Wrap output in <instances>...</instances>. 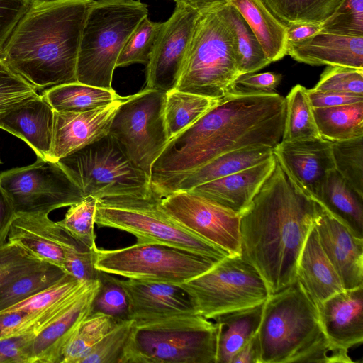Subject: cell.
I'll return each mask as SVG.
<instances>
[{
	"label": "cell",
	"instance_id": "1",
	"mask_svg": "<svg viewBox=\"0 0 363 363\" xmlns=\"http://www.w3.org/2000/svg\"><path fill=\"white\" fill-rule=\"evenodd\" d=\"M286 99L233 87L192 125L167 143L150 170L152 186L190 172L213 158L250 145L274 147L284 131Z\"/></svg>",
	"mask_w": 363,
	"mask_h": 363
},
{
	"label": "cell",
	"instance_id": "2",
	"mask_svg": "<svg viewBox=\"0 0 363 363\" xmlns=\"http://www.w3.org/2000/svg\"><path fill=\"white\" fill-rule=\"evenodd\" d=\"M321 207L276 159L273 171L240 215V225L241 256L256 269L270 294L296 280L301 251Z\"/></svg>",
	"mask_w": 363,
	"mask_h": 363
},
{
	"label": "cell",
	"instance_id": "3",
	"mask_svg": "<svg viewBox=\"0 0 363 363\" xmlns=\"http://www.w3.org/2000/svg\"><path fill=\"white\" fill-rule=\"evenodd\" d=\"M94 0H33L1 59L37 90L77 82L84 23Z\"/></svg>",
	"mask_w": 363,
	"mask_h": 363
},
{
	"label": "cell",
	"instance_id": "4",
	"mask_svg": "<svg viewBox=\"0 0 363 363\" xmlns=\"http://www.w3.org/2000/svg\"><path fill=\"white\" fill-rule=\"evenodd\" d=\"M261 363H353L326 337L317 306L296 279L264 301L257 331Z\"/></svg>",
	"mask_w": 363,
	"mask_h": 363
},
{
	"label": "cell",
	"instance_id": "5",
	"mask_svg": "<svg viewBox=\"0 0 363 363\" xmlns=\"http://www.w3.org/2000/svg\"><path fill=\"white\" fill-rule=\"evenodd\" d=\"M218 331L199 314L134 320L124 363H216Z\"/></svg>",
	"mask_w": 363,
	"mask_h": 363
},
{
	"label": "cell",
	"instance_id": "6",
	"mask_svg": "<svg viewBox=\"0 0 363 363\" xmlns=\"http://www.w3.org/2000/svg\"><path fill=\"white\" fill-rule=\"evenodd\" d=\"M147 15V5L138 0H94L82 31L77 82L113 89V74L120 52Z\"/></svg>",
	"mask_w": 363,
	"mask_h": 363
},
{
	"label": "cell",
	"instance_id": "7",
	"mask_svg": "<svg viewBox=\"0 0 363 363\" xmlns=\"http://www.w3.org/2000/svg\"><path fill=\"white\" fill-rule=\"evenodd\" d=\"M240 75L231 30L220 8L199 15L175 89L218 100Z\"/></svg>",
	"mask_w": 363,
	"mask_h": 363
},
{
	"label": "cell",
	"instance_id": "8",
	"mask_svg": "<svg viewBox=\"0 0 363 363\" xmlns=\"http://www.w3.org/2000/svg\"><path fill=\"white\" fill-rule=\"evenodd\" d=\"M161 196L153 189L147 196H125L99 199L95 223L125 231L138 242H155L186 250L217 260L230 255L185 228L160 206Z\"/></svg>",
	"mask_w": 363,
	"mask_h": 363
},
{
	"label": "cell",
	"instance_id": "9",
	"mask_svg": "<svg viewBox=\"0 0 363 363\" xmlns=\"http://www.w3.org/2000/svg\"><path fill=\"white\" fill-rule=\"evenodd\" d=\"M57 162L84 196L99 200L153 192L150 176L130 162L109 134Z\"/></svg>",
	"mask_w": 363,
	"mask_h": 363
},
{
	"label": "cell",
	"instance_id": "10",
	"mask_svg": "<svg viewBox=\"0 0 363 363\" xmlns=\"http://www.w3.org/2000/svg\"><path fill=\"white\" fill-rule=\"evenodd\" d=\"M216 259L155 242L116 250L95 248V268L127 279L182 284L213 267Z\"/></svg>",
	"mask_w": 363,
	"mask_h": 363
},
{
	"label": "cell",
	"instance_id": "11",
	"mask_svg": "<svg viewBox=\"0 0 363 363\" xmlns=\"http://www.w3.org/2000/svg\"><path fill=\"white\" fill-rule=\"evenodd\" d=\"M180 285L207 319L262 303L270 295L258 272L241 255L228 256Z\"/></svg>",
	"mask_w": 363,
	"mask_h": 363
},
{
	"label": "cell",
	"instance_id": "12",
	"mask_svg": "<svg viewBox=\"0 0 363 363\" xmlns=\"http://www.w3.org/2000/svg\"><path fill=\"white\" fill-rule=\"evenodd\" d=\"M165 97L166 92L145 88L130 95L117 110L108 133L130 162L149 176L169 141Z\"/></svg>",
	"mask_w": 363,
	"mask_h": 363
},
{
	"label": "cell",
	"instance_id": "13",
	"mask_svg": "<svg viewBox=\"0 0 363 363\" xmlns=\"http://www.w3.org/2000/svg\"><path fill=\"white\" fill-rule=\"evenodd\" d=\"M0 187L16 213H45L80 201L84 194L58 162L37 157L0 174Z\"/></svg>",
	"mask_w": 363,
	"mask_h": 363
},
{
	"label": "cell",
	"instance_id": "14",
	"mask_svg": "<svg viewBox=\"0 0 363 363\" xmlns=\"http://www.w3.org/2000/svg\"><path fill=\"white\" fill-rule=\"evenodd\" d=\"M160 206L185 228L227 251L241 255L240 215L190 191L161 196Z\"/></svg>",
	"mask_w": 363,
	"mask_h": 363
},
{
	"label": "cell",
	"instance_id": "15",
	"mask_svg": "<svg viewBox=\"0 0 363 363\" xmlns=\"http://www.w3.org/2000/svg\"><path fill=\"white\" fill-rule=\"evenodd\" d=\"M199 15L176 4L172 16L162 22L146 65L145 89L164 92L175 89Z\"/></svg>",
	"mask_w": 363,
	"mask_h": 363
},
{
	"label": "cell",
	"instance_id": "16",
	"mask_svg": "<svg viewBox=\"0 0 363 363\" xmlns=\"http://www.w3.org/2000/svg\"><path fill=\"white\" fill-rule=\"evenodd\" d=\"M130 96H120L87 111L54 110L52 143L47 160L57 162L108 135L117 110Z\"/></svg>",
	"mask_w": 363,
	"mask_h": 363
},
{
	"label": "cell",
	"instance_id": "17",
	"mask_svg": "<svg viewBox=\"0 0 363 363\" xmlns=\"http://www.w3.org/2000/svg\"><path fill=\"white\" fill-rule=\"evenodd\" d=\"M114 279L127 295L129 319L147 320L199 314L191 296L180 284L134 279Z\"/></svg>",
	"mask_w": 363,
	"mask_h": 363
},
{
	"label": "cell",
	"instance_id": "18",
	"mask_svg": "<svg viewBox=\"0 0 363 363\" xmlns=\"http://www.w3.org/2000/svg\"><path fill=\"white\" fill-rule=\"evenodd\" d=\"M7 241L63 269L66 253L85 246L45 213H16Z\"/></svg>",
	"mask_w": 363,
	"mask_h": 363
},
{
	"label": "cell",
	"instance_id": "19",
	"mask_svg": "<svg viewBox=\"0 0 363 363\" xmlns=\"http://www.w3.org/2000/svg\"><path fill=\"white\" fill-rule=\"evenodd\" d=\"M273 152L291 179L315 200L325 178L335 169L331 141L323 138L281 140Z\"/></svg>",
	"mask_w": 363,
	"mask_h": 363
},
{
	"label": "cell",
	"instance_id": "20",
	"mask_svg": "<svg viewBox=\"0 0 363 363\" xmlns=\"http://www.w3.org/2000/svg\"><path fill=\"white\" fill-rule=\"evenodd\" d=\"M320 244L344 289L363 286V238L323 206L314 223Z\"/></svg>",
	"mask_w": 363,
	"mask_h": 363
},
{
	"label": "cell",
	"instance_id": "21",
	"mask_svg": "<svg viewBox=\"0 0 363 363\" xmlns=\"http://www.w3.org/2000/svg\"><path fill=\"white\" fill-rule=\"evenodd\" d=\"M100 286V279L88 281L73 303L32 340L28 347L29 363H60L66 345L91 313Z\"/></svg>",
	"mask_w": 363,
	"mask_h": 363
},
{
	"label": "cell",
	"instance_id": "22",
	"mask_svg": "<svg viewBox=\"0 0 363 363\" xmlns=\"http://www.w3.org/2000/svg\"><path fill=\"white\" fill-rule=\"evenodd\" d=\"M316 306L323 330L332 345L349 352L363 342V286L344 289Z\"/></svg>",
	"mask_w": 363,
	"mask_h": 363
},
{
	"label": "cell",
	"instance_id": "23",
	"mask_svg": "<svg viewBox=\"0 0 363 363\" xmlns=\"http://www.w3.org/2000/svg\"><path fill=\"white\" fill-rule=\"evenodd\" d=\"M53 108L36 94L0 114V128L23 140L37 157L48 160L52 134Z\"/></svg>",
	"mask_w": 363,
	"mask_h": 363
},
{
	"label": "cell",
	"instance_id": "24",
	"mask_svg": "<svg viewBox=\"0 0 363 363\" xmlns=\"http://www.w3.org/2000/svg\"><path fill=\"white\" fill-rule=\"evenodd\" d=\"M274 155L267 160L228 176L189 190L212 202L241 215L273 171Z\"/></svg>",
	"mask_w": 363,
	"mask_h": 363
},
{
	"label": "cell",
	"instance_id": "25",
	"mask_svg": "<svg viewBox=\"0 0 363 363\" xmlns=\"http://www.w3.org/2000/svg\"><path fill=\"white\" fill-rule=\"evenodd\" d=\"M287 55L297 62L310 65L363 69V36L320 31L305 40L288 43Z\"/></svg>",
	"mask_w": 363,
	"mask_h": 363
},
{
	"label": "cell",
	"instance_id": "26",
	"mask_svg": "<svg viewBox=\"0 0 363 363\" xmlns=\"http://www.w3.org/2000/svg\"><path fill=\"white\" fill-rule=\"evenodd\" d=\"M274 147L250 145L222 154L200 167L160 186L152 187L161 196L178 191H189L203 184L255 166L274 155Z\"/></svg>",
	"mask_w": 363,
	"mask_h": 363
},
{
	"label": "cell",
	"instance_id": "27",
	"mask_svg": "<svg viewBox=\"0 0 363 363\" xmlns=\"http://www.w3.org/2000/svg\"><path fill=\"white\" fill-rule=\"evenodd\" d=\"M296 279L315 305L344 290L338 274L320 244L315 225L301 251Z\"/></svg>",
	"mask_w": 363,
	"mask_h": 363
},
{
	"label": "cell",
	"instance_id": "28",
	"mask_svg": "<svg viewBox=\"0 0 363 363\" xmlns=\"http://www.w3.org/2000/svg\"><path fill=\"white\" fill-rule=\"evenodd\" d=\"M248 24L271 62L287 55L286 26L268 9L264 0H231Z\"/></svg>",
	"mask_w": 363,
	"mask_h": 363
},
{
	"label": "cell",
	"instance_id": "29",
	"mask_svg": "<svg viewBox=\"0 0 363 363\" xmlns=\"http://www.w3.org/2000/svg\"><path fill=\"white\" fill-rule=\"evenodd\" d=\"M315 200L356 236L363 238V196L335 169L325 178Z\"/></svg>",
	"mask_w": 363,
	"mask_h": 363
},
{
	"label": "cell",
	"instance_id": "30",
	"mask_svg": "<svg viewBox=\"0 0 363 363\" xmlns=\"http://www.w3.org/2000/svg\"><path fill=\"white\" fill-rule=\"evenodd\" d=\"M264 303L219 315L216 363H230L234 354L258 331Z\"/></svg>",
	"mask_w": 363,
	"mask_h": 363
},
{
	"label": "cell",
	"instance_id": "31",
	"mask_svg": "<svg viewBox=\"0 0 363 363\" xmlns=\"http://www.w3.org/2000/svg\"><path fill=\"white\" fill-rule=\"evenodd\" d=\"M66 274L62 268L49 262L36 264L0 287V312L49 288Z\"/></svg>",
	"mask_w": 363,
	"mask_h": 363
},
{
	"label": "cell",
	"instance_id": "32",
	"mask_svg": "<svg viewBox=\"0 0 363 363\" xmlns=\"http://www.w3.org/2000/svg\"><path fill=\"white\" fill-rule=\"evenodd\" d=\"M55 111H83L104 106L119 98L114 89H105L79 82L51 86L41 94Z\"/></svg>",
	"mask_w": 363,
	"mask_h": 363
},
{
	"label": "cell",
	"instance_id": "33",
	"mask_svg": "<svg viewBox=\"0 0 363 363\" xmlns=\"http://www.w3.org/2000/svg\"><path fill=\"white\" fill-rule=\"evenodd\" d=\"M220 11L233 35L240 74L255 72L272 63L238 10L229 4L221 7Z\"/></svg>",
	"mask_w": 363,
	"mask_h": 363
},
{
	"label": "cell",
	"instance_id": "34",
	"mask_svg": "<svg viewBox=\"0 0 363 363\" xmlns=\"http://www.w3.org/2000/svg\"><path fill=\"white\" fill-rule=\"evenodd\" d=\"M313 111L321 138L335 142L363 137V102Z\"/></svg>",
	"mask_w": 363,
	"mask_h": 363
},
{
	"label": "cell",
	"instance_id": "35",
	"mask_svg": "<svg viewBox=\"0 0 363 363\" xmlns=\"http://www.w3.org/2000/svg\"><path fill=\"white\" fill-rule=\"evenodd\" d=\"M218 100L175 89L166 92L164 118L169 140L192 125Z\"/></svg>",
	"mask_w": 363,
	"mask_h": 363
},
{
	"label": "cell",
	"instance_id": "36",
	"mask_svg": "<svg viewBox=\"0 0 363 363\" xmlns=\"http://www.w3.org/2000/svg\"><path fill=\"white\" fill-rule=\"evenodd\" d=\"M286 99L282 141H296L321 138L318 132L308 89L294 86Z\"/></svg>",
	"mask_w": 363,
	"mask_h": 363
},
{
	"label": "cell",
	"instance_id": "37",
	"mask_svg": "<svg viewBox=\"0 0 363 363\" xmlns=\"http://www.w3.org/2000/svg\"><path fill=\"white\" fill-rule=\"evenodd\" d=\"M345 0H264L272 13L285 25L322 23Z\"/></svg>",
	"mask_w": 363,
	"mask_h": 363
},
{
	"label": "cell",
	"instance_id": "38",
	"mask_svg": "<svg viewBox=\"0 0 363 363\" xmlns=\"http://www.w3.org/2000/svg\"><path fill=\"white\" fill-rule=\"evenodd\" d=\"M118 323L108 315L91 313L82 320L66 345L60 363H81L82 359Z\"/></svg>",
	"mask_w": 363,
	"mask_h": 363
},
{
	"label": "cell",
	"instance_id": "39",
	"mask_svg": "<svg viewBox=\"0 0 363 363\" xmlns=\"http://www.w3.org/2000/svg\"><path fill=\"white\" fill-rule=\"evenodd\" d=\"M69 299L65 298L53 306L39 312L17 311L0 312V338L33 333L35 336L60 315L69 306Z\"/></svg>",
	"mask_w": 363,
	"mask_h": 363
},
{
	"label": "cell",
	"instance_id": "40",
	"mask_svg": "<svg viewBox=\"0 0 363 363\" xmlns=\"http://www.w3.org/2000/svg\"><path fill=\"white\" fill-rule=\"evenodd\" d=\"M331 145L335 170L363 196V137Z\"/></svg>",
	"mask_w": 363,
	"mask_h": 363
},
{
	"label": "cell",
	"instance_id": "41",
	"mask_svg": "<svg viewBox=\"0 0 363 363\" xmlns=\"http://www.w3.org/2000/svg\"><path fill=\"white\" fill-rule=\"evenodd\" d=\"M98 199L84 196L80 201L69 206L59 224L77 240L90 249L96 245L95 216Z\"/></svg>",
	"mask_w": 363,
	"mask_h": 363
},
{
	"label": "cell",
	"instance_id": "42",
	"mask_svg": "<svg viewBox=\"0 0 363 363\" xmlns=\"http://www.w3.org/2000/svg\"><path fill=\"white\" fill-rule=\"evenodd\" d=\"M162 23L144 18L129 36L118 57L116 67L132 64L147 65Z\"/></svg>",
	"mask_w": 363,
	"mask_h": 363
},
{
	"label": "cell",
	"instance_id": "43",
	"mask_svg": "<svg viewBox=\"0 0 363 363\" xmlns=\"http://www.w3.org/2000/svg\"><path fill=\"white\" fill-rule=\"evenodd\" d=\"M133 319L118 322L82 359L81 363H124Z\"/></svg>",
	"mask_w": 363,
	"mask_h": 363
},
{
	"label": "cell",
	"instance_id": "44",
	"mask_svg": "<svg viewBox=\"0 0 363 363\" xmlns=\"http://www.w3.org/2000/svg\"><path fill=\"white\" fill-rule=\"evenodd\" d=\"M313 92L336 93L363 96V69L342 66H328Z\"/></svg>",
	"mask_w": 363,
	"mask_h": 363
},
{
	"label": "cell",
	"instance_id": "45",
	"mask_svg": "<svg viewBox=\"0 0 363 363\" xmlns=\"http://www.w3.org/2000/svg\"><path fill=\"white\" fill-rule=\"evenodd\" d=\"M99 279L101 286L93 301L91 313L108 315L117 322L129 319V303L124 290L110 274L101 272Z\"/></svg>",
	"mask_w": 363,
	"mask_h": 363
},
{
	"label": "cell",
	"instance_id": "46",
	"mask_svg": "<svg viewBox=\"0 0 363 363\" xmlns=\"http://www.w3.org/2000/svg\"><path fill=\"white\" fill-rule=\"evenodd\" d=\"M85 282L77 280L67 274L54 285L6 310L30 313H39L65 298L77 290Z\"/></svg>",
	"mask_w": 363,
	"mask_h": 363
},
{
	"label": "cell",
	"instance_id": "47",
	"mask_svg": "<svg viewBox=\"0 0 363 363\" xmlns=\"http://www.w3.org/2000/svg\"><path fill=\"white\" fill-rule=\"evenodd\" d=\"M321 26L325 33L363 36V0H345Z\"/></svg>",
	"mask_w": 363,
	"mask_h": 363
},
{
	"label": "cell",
	"instance_id": "48",
	"mask_svg": "<svg viewBox=\"0 0 363 363\" xmlns=\"http://www.w3.org/2000/svg\"><path fill=\"white\" fill-rule=\"evenodd\" d=\"M37 91L0 58V114L16 103L38 94Z\"/></svg>",
	"mask_w": 363,
	"mask_h": 363
},
{
	"label": "cell",
	"instance_id": "49",
	"mask_svg": "<svg viewBox=\"0 0 363 363\" xmlns=\"http://www.w3.org/2000/svg\"><path fill=\"white\" fill-rule=\"evenodd\" d=\"M42 261L21 246L7 242L0 247V287Z\"/></svg>",
	"mask_w": 363,
	"mask_h": 363
},
{
	"label": "cell",
	"instance_id": "50",
	"mask_svg": "<svg viewBox=\"0 0 363 363\" xmlns=\"http://www.w3.org/2000/svg\"><path fill=\"white\" fill-rule=\"evenodd\" d=\"M95 248L82 246L68 251L63 264L65 272L82 281L99 279L101 272L94 266Z\"/></svg>",
	"mask_w": 363,
	"mask_h": 363
},
{
	"label": "cell",
	"instance_id": "51",
	"mask_svg": "<svg viewBox=\"0 0 363 363\" xmlns=\"http://www.w3.org/2000/svg\"><path fill=\"white\" fill-rule=\"evenodd\" d=\"M33 0H0V58L4 45Z\"/></svg>",
	"mask_w": 363,
	"mask_h": 363
},
{
	"label": "cell",
	"instance_id": "52",
	"mask_svg": "<svg viewBox=\"0 0 363 363\" xmlns=\"http://www.w3.org/2000/svg\"><path fill=\"white\" fill-rule=\"evenodd\" d=\"M33 333L0 338V363H29L28 347Z\"/></svg>",
	"mask_w": 363,
	"mask_h": 363
},
{
	"label": "cell",
	"instance_id": "53",
	"mask_svg": "<svg viewBox=\"0 0 363 363\" xmlns=\"http://www.w3.org/2000/svg\"><path fill=\"white\" fill-rule=\"evenodd\" d=\"M281 79V74L270 72L242 74L235 79L234 87L245 91L272 93Z\"/></svg>",
	"mask_w": 363,
	"mask_h": 363
},
{
	"label": "cell",
	"instance_id": "54",
	"mask_svg": "<svg viewBox=\"0 0 363 363\" xmlns=\"http://www.w3.org/2000/svg\"><path fill=\"white\" fill-rule=\"evenodd\" d=\"M308 95L313 108L335 107L363 102V96L313 92L309 89H308Z\"/></svg>",
	"mask_w": 363,
	"mask_h": 363
},
{
	"label": "cell",
	"instance_id": "55",
	"mask_svg": "<svg viewBox=\"0 0 363 363\" xmlns=\"http://www.w3.org/2000/svg\"><path fill=\"white\" fill-rule=\"evenodd\" d=\"M16 215L10 199L0 187V247L8 242L10 227Z\"/></svg>",
	"mask_w": 363,
	"mask_h": 363
},
{
	"label": "cell",
	"instance_id": "56",
	"mask_svg": "<svg viewBox=\"0 0 363 363\" xmlns=\"http://www.w3.org/2000/svg\"><path fill=\"white\" fill-rule=\"evenodd\" d=\"M286 26L288 43H295L309 38L321 31V23H296Z\"/></svg>",
	"mask_w": 363,
	"mask_h": 363
},
{
	"label": "cell",
	"instance_id": "57",
	"mask_svg": "<svg viewBox=\"0 0 363 363\" xmlns=\"http://www.w3.org/2000/svg\"><path fill=\"white\" fill-rule=\"evenodd\" d=\"M230 363H261L257 333L234 354Z\"/></svg>",
	"mask_w": 363,
	"mask_h": 363
},
{
	"label": "cell",
	"instance_id": "58",
	"mask_svg": "<svg viewBox=\"0 0 363 363\" xmlns=\"http://www.w3.org/2000/svg\"><path fill=\"white\" fill-rule=\"evenodd\" d=\"M177 5L188 7L200 14L218 9L230 4L231 0H173Z\"/></svg>",
	"mask_w": 363,
	"mask_h": 363
},
{
	"label": "cell",
	"instance_id": "59",
	"mask_svg": "<svg viewBox=\"0 0 363 363\" xmlns=\"http://www.w3.org/2000/svg\"><path fill=\"white\" fill-rule=\"evenodd\" d=\"M138 1H140V0H138Z\"/></svg>",
	"mask_w": 363,
	"mask_h": 363
},
{
	"label": "cell",
	"instance_id": "60",
	"mask_svg": "<svg viewBox=\"0 0 363 363\" xmlns=\"http://www.w3.org/2000/svg\"></svg>",
	"mask_w": 363,
	"mask_h": 363
}]
</instances>
